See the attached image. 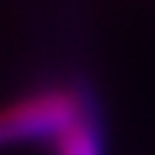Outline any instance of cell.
Instances as JSON below:
<instances>
[{
	"mask_svg": "<svg viewBox=\"0 0 155 155\" xmlns=\"http://www.w3.org/2000/svg\"><path fill=\"white\" fill-rule=\"evenodd\" d=\"M84 117H90L87 106L74 90L35 93L25 101L0 109V144L30 136H49L54 142L65 128Z\"/></svg>",
	"mask_w": 155,
	"mask_h": 155,
	"instance_id": "6da1fadb",
	"label": "cell"
}]
</instances>
